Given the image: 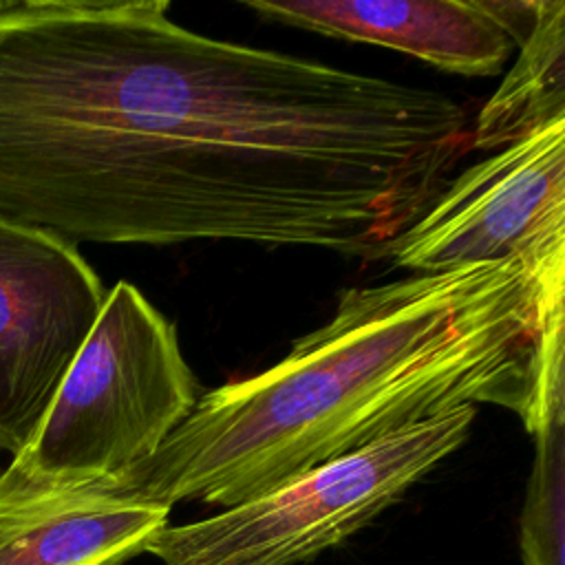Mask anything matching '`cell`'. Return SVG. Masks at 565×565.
<instances>
[{
    "instance_id": "obj_1",
    "label": "cell",
    "mask_w": 565,
    "mask_h": 565,
    "mask_svg": "<svg viewBox=\"0 0 565 565\" xmlns=\"http://www.w3.org/2000/svg\"><path fill=\"white\" fill-rule=\"evenodd\" d=\"M0 0V216L68 243L386 258L472 150L457 99L177 24Z\"/></svg>"
},
{
    "instance_id": "obj_2",
    "label": "cell",
    "mask_w": 565,
    "mask_h": 565,
    "mask_svg": "<svg viewBox=\"0 0 565 565\" xmlns=\"http://www.w3.org/2000/svg\"><path fill=\"white\" fill-rule=\"evenodd\" d=\"M565 260L415 274L340 294L329 322L267 371L199 397L115 483L172 508H234L461 406L532 435L565 406Z\"/></svg>"
},
{
    "instance_id": "obj_3",
    "label": "cell",
    "mask_w": 565,
    "mask_h": 565,
    "mask_svg": "<svg viewBox=\"0 0 565 565\" xmlns=\"http://www.w3.org/2000/svg\"><path fill=\"white\" fill-rule=\"evenodd\" d=\"M196 402L172 322L119 280L38 433L9 466L53 483L115 479L146 461Z\"/></svg>"
},
{
    "instance_id": "obj_4",
    "label": "cell",
    "mask_w": 565,
    "mask_h": 565,
    "mask_svg": "<svg viewBox=\"0 0 565 565\" xmlns=\"http://www.w3.org/2000/svg\"><path fill=\"white\" fill-rule=\"evenodd\" d=\"M477 408L461 406L318 466L247 503L166 525L146 552L161 565H296L340 545L452 455Z\"/></svg>"
},
{
    "instance_id": "obj_5",
    "label": "cell",
    "mask_w": 565,
    "mask_h": 565,
    "mask_svg": "<svg viewBox=\"0 0 565 565\" xmlns=\"http://www.w3.org/2000/svg\"><path fill=\"white\" fill-rule=\"evenodd\" d=\"M388 258L417 274L510 258L565 260V119L448 181Z\"/></svg>"
},
{
    "instance_id": "obj_6",
    "label": "cell",
    "mask_w": 565,
    "mask_h": 565,
    "mask_svg": "<svg viewBox=\"0 0 565 565\" xmlns=\"http://www.w3.org/2000/svg\"><path fill=\"white\" fill-rule=\"evenodd\" d=\"M104 298L73 243L0 216V450L29 446Z\"/></svg>"
},
{
    "instance_id": "obj_7",
    "label": "cell",
    "mask_w": 565,
    "mask_h": 565,
    "mask_svg": "<svg viewBox=\"0 0 565 565\" xmlns=\"http://www.w3.org/2000/svg\"><path fill=\"white\" fill-rule=\"evenodd\" d=\"M170 508L115 479L53 483L0 472V565H124L168 525Z\"/></svg>"
},
{
    "instance_id": "obj_8",
    "label": "cell",
    "mask_w": 565,
    "mask_h": 565,
    "mask_svg": "<svg viewBox=\"0 0 565 565\" xmlns=\"http://www.w3.org/2000/svg\"><path fill=\"white\" fill-rule=\"evenodd\" d=\"M245 7L265 20L388 46L459 75H497L512 49L483 0H249Z\"/></svg>"
},
{
    "instance_id": "obj_9",
    "label": "cell",
    "mask_w": 565,
    "mask_h": 565,
    "mask_svg": "<svg viewBox=\"0 0 565 565\" xmlns=\"http://www.w3.org/2000/svg\"><path fill=\"white\" fill-rule=\"evenodd\" d=\"M512 71L481 106L472 148L501 150L565 119V2L541 0L530 35L519 44Z\"/></svg>"
},
{
    "instance_id": "obj_10",
    "label": "cell",
    "mask_w": 565,
    "mask_h": 565,
    "mask_svg": "<svg viewBox=\"0 0 565 565\" xmlns=\"http://www.w3.org/2000/svg\"><path fill=\"white\" fill-rule=\"evenodd\" d=\"M534 459L519 519L523 565H565V406L536 428Z\"/></svg>"
}]
</instances>
